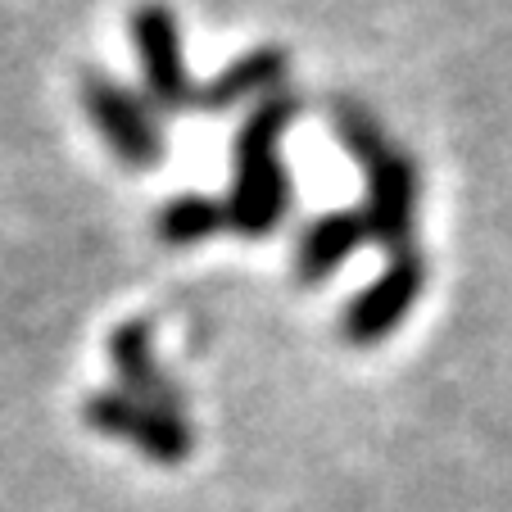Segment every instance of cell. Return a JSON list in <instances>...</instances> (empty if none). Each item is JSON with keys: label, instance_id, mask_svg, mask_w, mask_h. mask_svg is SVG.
<instances>
[{"label": "cell", "instance_id": "1", "mask_svg": "<svg viewBox=\"0 0 512 512\" xmlns=\"http://www.w3.org/2000/svg\"><path fill=\"white\" fill-rule=\"evenodd\" d=\"M300 114L295 96H268L254 105L232 141V195H227V227L241 236H268L281 227L290 209V177L281 164V136Z\"/></svg>", "mask_w": 512, "mask_h": 512}, {"label": "cell", "instance_id": "2", "mask_svg": "<svg viewBox=\"0 0 512 512\" xmlns=\"http://www.w3.org/2000/svg\"><path fill=\"white\" fill-rule=\"evenodd\" d=\"M363 177H368V200H363V223L368 236H377L390 254H413L417 241V164L395 150V145H377L372 155L358 159Z\"/></svg>", "mask_w": 512, "mask_h": 512}, {"label": "cell", "instance_id": "3", "mask_svg": "<svg viewBox=\"0 0 512 512\" xmlns=\"http://www.w3.org/2000/svg\"><path fill=\"white\" fill-rule=\"evenodd\" d=\"M82 109H87V118L105 136V145L127 168H155L164 159L168 141L155 118V105L141 100L136 91L118 87L105 73H87L82 78Z\"/></svg>", "mask_w": 512, "mask_h": 512}, {"label": "cell", "instance_id": "4", "mask_svg": "<svg viewBox=\"0 0 512 512\" xmlns=\"http://www.w3.org/2000/svg\"><path fill=\"white\" fill-rule=\"evenodd\" d=\"M87 422L96 426L100 435H114V440H127L136 445L145 458L155 463H182L191 454V426H186L182 413L173 408H155V404H141V399L123 395V390H100V395L87 399Z\"/></svg>", "mask_w": 512, "mask_h": 512}, {"label": "cell", "instance_id": "5", "mask_svg": "<svg viewBox=\"0 0 512 512\" xmlns=\"http://www.w3.org/2000/svg\"><path fill=\"white\" fill-rule=\"evenodd\" d=\"M132 37L141 50V73H145V96L164 114H186L200 109V87L191 82L182 64V32H177V14L164 5H141L132 14Z\"/></svg>", "mask_w": 512, "mask_h": 512}, {"label": "cell", "instance_id": "6", "mask_svg": "<svg viewBox=\"0 0 512 512\" xmlns=\"http://www.w3.org/2000/svg\"><path fill=\"white\" fill-rule=\"evenodd\" d=\"M422 290H426L422 254L417 250L399 254V259H390V268L381 272L368 290H358L354 300H349L345 318H340V331H345L354 345H377V340H386L390 331L408 318V309L422 300Z\"/></svg>", "mask_w": 512, "mask_h": 512}, {"label": "cell", "instance_id": "7", "mask_svg": "<svg viewBox=\"0 0 512 512\" xmlns=\"http://www.w3.org/2000/svg\"><path fill=\"white\" fill-rule=\"evenodd\" d=\"M109 358H114L118 390H123V395L182 413V390H177V381L155 363L150 327H145V322H123V327L114 331V340H109Z\"/></svg>", "mask_w": 512, "mask_h": 512}, {"label": "cell", "instance_id": "8", "mask_svg": "<svg viewBox=\"0 0 512 512\" xmlns=\"http://www.w3.org/2000/svg\"><path fill=\"white\" fill-rule=\"evenodd\" d=\"M363 241H368L363 213H354V209L322 213V218L309 223V232L300 236V245H295V272H300L304 286H322Z\"/></svg>", "mask_w": 512, "mask_h": 512}, {"label": "cell", "instance_id": "9", "mask_svg": "<svg viewBox=\"0 0 512 512\" xmlns=\"http://www.w3.org/2000/svg\"><path fill=\"white\" fill-rule=\"evenodd\" d=\"M286 78V55L272 46L254 50V55L236 59L232 68H223L209 87H200V109L209 114H223L232 105H245V100H259V96H272Z\"/></svg>", "mask_w": 512, "mask_h": 512}, {"label": "cell", "instance_id": "10", "mask_svg": "<svg viewBox=\"0 0 512 512\" xmlns=\"http://www.w3.org/2000/svg\"><path fill=\"white\" fill-rule=\"evenodd\" d=\"M223 227H227V209L218 200H204V195H177L159 213V236L168 245H200L204 236L223 232Z\"/></svg>", "mask_w": 512, "mask_h": 512}]
</instances>
